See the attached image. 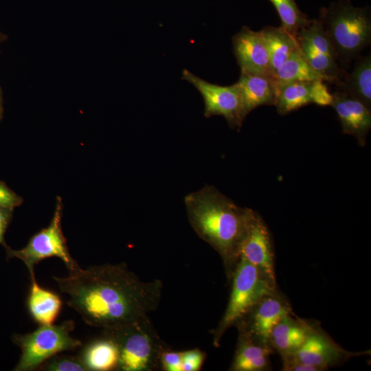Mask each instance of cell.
<instances>
[{
    "instance_id": "11",
    "label": "cell",
    "mask_w": 371,
    "mask_h": 371,
    "mask_svg": "<svg viewBox=\"0 0 371 371\" xmlns=\"http://www.w3.org/2000/svg\"><path fill=\"white\" fill-rule=\"evenodd\" d=\"M233 53L240 72L273 76L268 49L260 31L247 26L232 38Z\"/></svg>"
},
{
    "instance_id": "28",
    "label": "cell",
    "mask_w": 371,
    "mask_h": 371,
    "mask_svg": "<svg viewBox=\"0 0 371 371\" xmlns=\"http://www.w3.org/2000/svg\"><path fill=\"white\" fill-rule=\"evenodd\" d=\"M23 203V199L0 181V207L14 209Z\"/></svg>"
},
{
    "instance_id": "15",
    "label": "cell",
    "mask_w": 371,
    "mask_h": 371,
    "mask_svg": "<svg viewBox=\"0 0 371 371\" xmlns=\"http://www.w3.org/2000/svg\"><path fill=\"white\" fill-rule=\"evenodd\" d=\"M315 328L302 319L285 316L272 330L270 344L282 357L297 352Z\"/></svg>"
},
{
    "instance_id": "19",
    "label": "cell",
    "mask_w": 371,
    "mask_h": 371,
    "mask_svg": "<svg viewBox=\"0 0 371 371\" xmlns=\"http://www.w3.org/2000/svg\"><path fill=\"white\" fill-rule=\"evenodd\" d=\"M269 54L273 74L295 52L300 49L296 37L281 27L267 26L260 30Z\"/></svg>"
},
{
    "instance_id": "22",
    "label": "cell",
    "mask_w": 371,
    "mask_h": 371,
    "mask_svg": "<svg viewBox=\"0 0 371 371\" xmlns=\"http://www.w3.org/2000/svg\"><path fill=\"white\" fill-rule=\"evenodd\" d=\"M312 82L297 81L281 87L276 102L280 115H286L311 102L310 89Z\"/></svg>"
},
{
    "instance_id": "1",
    "label": "cell",
    "mask_w": 371,
    "mask_h": 371,
    "mask_svg": "<svg viewBox=\"0 0 371 371\" xmlns=\"http://www.w3.org/2000/svg\"><path fill=\"white\" fill-rule=\"evenodd\" d=\"M53 278L85 322L104 330L149 317L158 308L163 289L160 280L143 281L125 264L78 267L66 277Z\"/></svg>"
},
{
    "instance_id": "14",
    "label": "cell",
    "mask_w": 371,
    "mask_h": 371,
    "mask_svg": "<svg viewBox=\"0 0 371 371\" xmlns=\"http://www.w3.org/2000/svg\"><path fill=\"white\" fill-rule=\"evenodd\" d=\"M236 84L246 117L260 106L276 104L279 88L273 76L240 72Z\"/></svg>"
},
{
    "instance_id": "17",
    "label": "cell",
    "mask_w": 371,
    "mask_h": 371,
    "mask_svg": "<svg viewBox=\"0 0 371 371\" xmlns=\"http://www.w3.org/2000/svg\"><path fill=\"white\" fill-rule=\"evenodd\" d=\"M273 352L265 344L240 333L238 344L230 367L234 371H263L269 369V357Z\"/></svg>"
},
{
    "instance_id": "2",
    "label": "cell",
    "mask_w": 371,
    "mask_h": 371,
    "mask_svg": "<svg viewBox=\"0 0 371 371\" xmlns=\"http://www.w3.org/2000/svg\"><path fill=\"white\" fill-rule=\"evenodd\" d=\"M184 203L192 227L218 252L231 278L254 210L238 206L212 186L187 194Z\"/></svg>"
},
{
    "instance_id": "10",
    "label": "cell",
    "mask_w": 371,
    "mask_h": 371,
    "mask_svg": "<svg viewBox=\"0 0 371 371\" xmlns=\"http://www.w3.org/2000/svg\"><path fill=\"white\" fill-rule=\"evenodd\" d=\"M239 256L256 267L272 284L276 286L270 232L262 218L254 211L242 240Z\"/></svg>"
},
{
    "instance_id": "18",
    "label": "cell",
    "mask_w": 371,
    "mask_h": 371,
    "mask_svg": "<svg viewBox=\"0 0 371 371\" xmlns=\"http://www.w3.org/2000/svg\"><path fill=\"white\" fill-rule=\"evenodd\" d=\"M87 371H109L118 369L119 350L115 341L104 334L87 343L78 356Z\"/></svg>"
},
{
    "instance_id": "13",
    "label": "cell",
    "mask_w": 371,
    "mask_h": 371,
    "mask_svg": "<svg viewBox=\"0 0 371 371\" xmlns=\"http://www.w3.org/2000/svg\"><path fill=\"white\" fill-rule=\"evenodd\" d=\"M333 96L331 106L337 113L343 132L354 136L363 147L371 128L370 109L342 90L335 91Z\"/></svg>"
},
{
    "instance_id": "4",
    "label": "cell",
    "mask_w": 371,
    "mask_h": 371,
    "mask_svg": "<svg viewBox=\"0 0 371 371\" xmlns=\"http://www.w3.org/2000/svg\"><path fill=\"white\" fill-rule=\"evenodd\" d=\"M232 289L227 306L213 332V344L218 347L225 332L237 324L265 295L276 291L254 265L240 258L231 276Z\"/></svg>"
},
{
    "instance_id": "6",
    "label": "cell",
    "mask_w": 371,
    "mask_h": 371,
    "mask_svg": "<svg viewBox=\"0 0 371 371\" xmlns=\"http://www.w3.org/2000/svg\"><path fill=\"white\" fill-rule=\"evenodd\" d=\"M74 326L73 321L67 320L58 325H40L26 334H14L12 341L21 355L14 370H34L58 353L82 346L80 340L71 336Z\"/></svg>"
},
{
    "instance_id": "8",
    "label": "cell",
    "mask_w": 371,
    "mask_h": 371,
    "mask_svg": "<svg viewBox=\"0 0 371 371\" xmlns=\"http://www.w3.org/2000/svg\"><path fill=\"white\" fill-rule=\"evenodd\" d=\"M181 78L192 85L201 93L204 101V116L206 118L221 115L232 128L239 130L241 128L246 115L236 83L229 86L211 83L186 69L183 70Z\"/></svg>"
},
{
    "instance_id": "29",
    "label": "cell",
    "mask_w": 371,
    "mask_h": 371,
    "mask_svg": "<svg viewBox=\"0 0 371 371\" xmlns=\"http://www.w3.org/2000/svg\"><path fill=\"white\" fill-rule=\"evenodd\" d=\"M14 209L0 207V245L6 247L5 234L12 220Z\"/></svg>"
},
{
    "instance_id": "5",
    "label": "cell",
    "mask_w": 371,
    "mask_h": 371,
    "mask_svg": "<svg viewBox=\"0 0 371 371\" xmlns=\"http://www.w3.org/2000/svg\"><path fill=\"white\" fill-rule=\"evenodd\" d=\"M104 333L113 338L117 346V370H153L160 366V355L167 348L149 317L117 329L104 330Z\"/></svg>"
},
{
    "instance_id": "3",
    "label": "cell",
    "mask_w": 371,
    "mask_h": 371,
    "mask_svg": "<svg viewBox=\"0 0 371 371\" xmlns=\"http://www.w3.org/2000/svg\"><path fill=\"white\" fill-rule=\"evenodd\" d=\"M321 20L337 54L351 59L370 45L371 19L367 8H358L349 0H339L320 11Z\"/></svg>"
},
{
    "instance_id": "25",
    "label": "cell",
    "mask_w": 371,
    "mask_h": 371,
    "mask_svg": "<svg viewBox=\"0 0 371 371\" xmlns=\"http://www.w3.org/2000/svg\"><path fill=\"white\" fill-rule=\"evenodd\" d=\"M324 82L317 80L311 82L310 89L311 102L321 106H331L333 96Z\"/></svg>"
},
{
    "instance_id": "16",
    "label": "cell",
    "mask_w": 371,
    "mask_h": 371,
    "mask_svg": "<svg viewBox=\"0 0 371 371\" xmlns=\"http://www.w3.org/2000/svg\"><path fill=\"white\" fill-rule=\"evenodd\" d=\"M30 280L26 301L30 315L39 325L54 324L62 308L61 298L56 293L41 286L35 277Z\"/></svg>"
},
{
    "instance_id": "27",
    "label": "cell",
    "mask_w": 371,
    "mask_h": 371,
    "mask_svg": "<svg viewBox=\"0 0 371 371\" xmlns=\"http://www.w3.org/2000/svg\"><path fill=\"white\" fill-rule=\"evenodd\" d=\"M159 363L165 371H182V352L166 348L160 355Z\"/></svg>"
},
{
    "instance_id": "12",
    "label": "cell",
    "mask_w": 371,
    "mask_h": 371,
    "mask_svg": "<svg viewBox=\"0 0 371 371\" xmlns=\"http://www.w3.org/2000/svg\"><path fill=\"white\" fill-rule=\"evenodd\" d=\"M290 355L320 371L346 360L352 353L341 348L323 331L315 328L299 350Z\"/></svg>"
},
{
    "instance_id": "21",
    "label": "cell",
    "mask_w": 371,
    "mask_h": 371,
    "mask_svg": "<svg viewBox=\"0 0 371 371\" xmlns=\"http://www.w3.org/2000/svg\"><path fill=\"white\" fill-rule=\"evenodd\" d=\"M279 90L283 85L297 81L324 80L314 71L304 58L300 49L292 54L273 74Z\"/></svg>"
},
{
    "instance_id": "7",
    "label": "cell",
    "mask_w": 371,
    "mask_h": 371,
    "mask_svg": "<svg viewBox=\"0 0 371 371\" xmlns=\"http://www.w3.org/2000/svg\"><path fill=\"white\" fill-rule=\"evenodd\" d=\"M63 208L61 198L57 196L54 214L47 227L34 234L26 245L20 249L14 250L9 246L5 247L7 258L22 260L29 271L30 278L35 277V265L52 257L60 259L69 271L79 267L69 253L62 230Z\"/></svg>"
},
{
    "instance_id": "20",
    "label": "cell",
    "mask_w": 371,
    "mask_h": 371,
    "mask_svg": "<svg viewBox=\"0 0 371 371\" xmlns=\"http://www.w3.org/2000/svg\"><path fill=\"white\" fill-rule=\"evenodd\" d=\"M340 85L342 91L371 107V56L359 57Z\"/></svg>"
},
{
    "instance_id": "31",
    "label": "cell",
    "mask_w": 371,
    "mask_h": 371,
    "mask_svg": "<svg viewBox=\"0 0 371 371\" xmlns=\"http://www.w3.org/2000/svg\"><path fill=\"white\" fill-rule=\"evenodd\" d=\"M6 38L5 34L0 32V44Z\"/></svg>"
},
{
    "instance_id": "24",
    "label": "cell",
    "mask_w": 371,
    "mask_h": 371,
    "mask_svg": "<svg viewBox=\"0 0 371 371\" xmlns=\"http://www.w3.org/2000/svg\"><path fill=\"white\" fill-rule=\"evenodd\" d=\"M50 371H87L78 357L54 355L38 368Z\"/></svg>"
},
{
    "instance_id": "30",
    "label": "cell",
    "mask_w": 371,
    "mask_h": 371,
    "mask_svg": "<svg viewBox=\"0 0 371 371\" xmlns=\"http://www.w3.org/2000/svg\"><path fill=\"white\" fill-rule=\"evenodd\" d=\"M2 115H3V97H2L1 90L0 89V120L2 117Z\"/></svg>"
},
{
    "instance_id": "26",
    "label": "cell",
    "mask_w": 371,
    "mask_h": 371,
    "mask_svg": "<svg viewBox=\"0 0 371 371\" xmlns=\"http://www.w3.org/2000/svg\"><path fill=\"white\" fill-rule=\"evenodd\" d=\"M205 354L199 348L182 352V371L201 370L205 359Z\"/></svg>"
},
{
    "instance_id": "23",
    "label": "cell",
    "mask_w": 371,
    "mask_h": 371,
    "mask_svg": "<svg viewBox=\"0 0 371 371\" xmlns=\"http://www.w3.org/2000/svg\"><path fill=\"white\" fill-rule=\"evenodd\" d=\"M273 5L281 20V27L296 37L298 32L312 19L302 12L295 0H269Z\"/></svg>"
},
{
    "instance_id": "9",
    "label": "cell",
    "mask_w": 371,
    "mask_h": 371,
    "mask_svg": "<svg viewBox=\"0 0 371 371\" xmlns=\"http://www.w3.org/2000/svg\"><path fill=\"white\" fill-rule=\"evenodd\" d=\"M291 312L289 302L276 291L262 297L237 324L240 333L271 346L272 330Z\"/></svg>"
}]
</instances>
